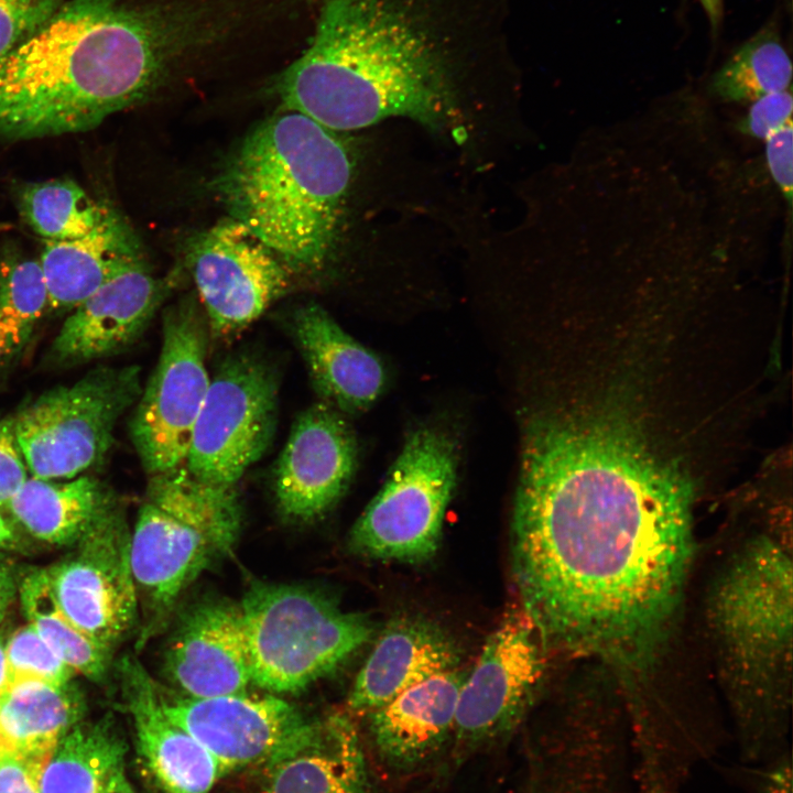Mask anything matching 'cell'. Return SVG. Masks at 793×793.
<instances>
[{"mask_svg":"<svg viewBox=\"0 0 793 793\" xmlns=\"http://www.w3.org/2000/svg\"><path fill=\"white\" fill-rule=\"evenodd\" d=\"M0 749H6V748L3 747V743H2V740H1V735H0Z\"/></svg>","mask_w":793,"mask_h":793,"instance_id":"cell-44","label":"cell"},{"mask_svg":"<svg viewBox=\"0 0 793 793\" xmlns=\"http://www.w3.org/2000/svg\"><path fill=\"white\" fill-rule=\"evenodd\" d=\"M791 59L774 28H765L740 46L714 74L709 91L726 101H753L786 90Z\"/></svg>","mask_w":793,"mask_h":793,"instance_id":"cell-31","label":"cell"},{"mask_svg":"<svg viewBox=\"0 0 793 793\" xmlns=\"http://www.w3.org/2000/svg\"><path fill=\"white\" fill-rule=\"evenodd\" d=\"M167 292L145 260L122 271L70 311L45 361L70 367L122 351L143 334Z\"/></svg>","mask_w":793,"mask_h":793,"instance_id":"cell-18","label":"cell"},{"mask_svg":"<svg viewBox=\"0 0 793 793\" xmlns=\"http://www.w3.org/2000/svg\"><path fill=\"white\" fill-rule=\"evenodd\" d=\"M465 675L456 669L433 675L370 711L379 752L397 765H412L431 756L454 730Z\"/></svg>","mask_w":793,"mask_h":793,"instance_id":"cell-23","label":"cell"},{"mask_svg":"<svg viewBox=\"0 0 793 793\" xmlns=\"http://www.w3.org/2000/svg\"><path fill=\"white\" fill-rule=\"evenodd\" d=\"M459 662L455 642L431 621L393 618L358 672L348 697L354 710L372 711L406 688Z\"/></svg>","mask_w":793,"mask_h":793,"instance_id":"cell-21","label":"cell"},{"mask_svg":"<svg viewBox=\"0 0 793 793\" xmlns=\"http://www.w3.org/2000/svg\"><path fill=\"white\" fill-rule=\"evenodd\" d=\"M20 534L15 523L0 511V548L19 546Z\"/></svg>","mask_w":793,"mask_h":793,"instance_id":"cell-41","label":"cell"},{"mask_svg":"<svg viewBox=\"0 0 793 793\" xmlns=\"http://www.w3.org/2000/svg\"><path fill=\"white\" fill-rule=\"evenodd\" d=\"M749 782L750 793H792L791 750L757 764Z\"/></svg>","mask_w":793,"mask_h":793,"instance_id":"cell-39","label":"cell"},{"mask_svg":"<svg viewBox=\"0 0 793 793\" xmlns=\"http://www.w3.org/2000/svg\"><path fill=\"white\" fill-rule=\"evenodd\" d=\"M546 793H630L613 774L601 770H586L548 783Z\"/></svg>","mask_w":793,"mask_h":793,"instance_id":"cell-38","label":"cell"},{"mask_svg":"<svg viewBox=\"0 0 793 793\" xmlns=\"http://www.w3.org/2000/svg\"><path fill=\"white\" fill-rule=\"evenodd\" d=\"M163 674L189 698L247 693L251 673L239 602L208 595L183 609L167 640Z\"/></svg>","mask_w":793,"mask_h":793,"instance_id":"cell-17","label":"cell"},{"mask_svg":"<svg viewBox=\"0 0 793 793\" xmlns=\"http://www.w3.org/2000/svg\"><path fill=\"white\" fill-rule=\"evenodd\" d=\"M143 260L138 236L112 208L80 238L44 241L39 261L48 293L47 311H72L113 276Z\"/></svg>","mask_w":793,"mask_h":793,"instance_id":"cell-22","label":"cell"},{"mask_svg":"<svg viewBox=\"0 0 793 793\" xmlns=\"http://www.w3.org/2000/svg\"><path fill=\"white\" fill-rule=\"evenodd\" d=\"M456 478L453 439L436 427L415 430L384 485L352 525L348 546L356 554L379 561H428L438 550Z\"/></svg>","mask_w":793,"mask_h":793,"instance_id":"cell-9","label":"cell"},{"mask_svg":"<svg viewBox=\"0 0 793 793\" xmlns=\"http://www.w3.org/2000/svg\"><path fill=\"white\" fill-rule=\"evenodd\" d=\"M265 770L259 793H365L367 785L357 730L341 714L323 718L306 746Z\"/></svg>","mask_w":793,"mask_h":793,"instance_id":"cell-24","label":"cell"},{"mask_svg":"<svg viewBox=\"0 0 793 793\" xmlns=\"http://www.w3.org/2000/svg\"><path fill=\"white\" fill-rule=\"evenodd\" d=\"M21 607L43 640L76 673L99 682L109 670L112 651L82 631L61 608L46 568L28 573L18 583Z\"/></svg>","mask_w":793,"mask_h":793,"instance_id":"cell-28","label":"cell"},{"mask_svg":"<svg viewBox=\"0 0 793 793\" xmlns=\"http://www.w3.org/2000/svg\"><path fill=\"white\" fill-rule=\"evenodd\" d=\"M12 683V676L9 669L6 643L0 639V696L10 687Z\"/></svg>","mask_w":793,"mask_h":793,"instance_id":"cell-42","label":"cell"},{"mask_svg":"<svg viewBox=\"0 0 793 793\" xmlns=\"http://www.w3.org/2000/svg\"><path fill=\"white\" fill-rule=\"evenodd\" d=\"M354 160L337 132L285 110L258 124L217 174L229 217L291 271L317 273L332 259Z\"/></svg>","mask_w":793,"mask_h":793,"instance_id":"cell-4","label":"cell"},{"mask_svg":"<svg viewBox=\"0 0 793 793\" xmlns=\"http://www.w3.org/2000/svg\"><path fill=\"white\" fill-rule=\"evenodd\" d=\"M792 135V121H790L764 140L769 172L784 195L789 207L792 204L793 193Z\"/></svg>","mask_w":793,"mask_h":793,"instance_id":"cell-37","label":"cell"},{"mask_svg":"<svg viewBox=\"0 0 793 793\" xmlns=\"http://www.w3.org/2000/svg\"><path fill=\"white\" fill-rule=\"evenodd\" d=\"M160 687L166 714L204 746L220 775L273 765L306 746L322 723L273 694L189 698Z\"/></svg>","mask_w":793,"mask_h":793,"instance_id":"cell-13","label":"cell"},{"mask_svg":"<svg viewBox=\"0 0 793 793\" xmlns=\"http://www.w3.org/2000/svg\"><path fill=\"white\" fill-rule=\"evenodd\" d=\"M709 618L740 757L767 762L790 749L792 564L783 540L756 539L732 558Z\"/></svg>","mask_w":793,"mask_h":793,"instance_id":"cell-5","label":"cell"},{"mask_svg":"<svg viewBox=\"0 0 793 793\" xmlns=\"http://www.w3.org/2000/svg\"><path fill=\"white\" fill-rule=\"evenodd\" d=\"M28 469L18 447L13 414L0 419V511L28 479Z\"/></svg>","mask_w":793,"mask_h":793,"instance_id":"cell-35","label":"cell"},{"mask_svg":"<svg viewBox=\"0 0 793 793\" xmlns=\"http://www.w3.org/2000/svg\"><path fill=\"white\" fill-rule=\"evenodd\" d=\"M85 710L83 696L72 682L51 684L20 678L0 696V735L3 747L25 758L46 762L58 741Z\"/></svg>","mask_w":793,"mask_h":793,"instance_id":"cell-26","label":"cell"},{"mask_svg":"<svg viewBox=\"0 0 793 793\" xmlns=\"http://www.w3.org/2000/svg\"><path fill=\"white\" fill-rule=\"evenodd\" d=\"M242 520L236 486L202 480L185 465L150 475L130 539L139 649L166 629L193 583L231 553Z\"/></svg>","mask_w":793,"mask_h":793,"instance_id":"cell-6","label":"cell"},{"mask_svg":"<svg viewBox=\"0 0 793 793\" xmlns=\"http://www.w3.org/2000/svg\"><path fill=\"white\" fill-rule=\"evenodd\" d=\"M355 434L344 414L318 401L291 427L273 471L281 515L296 523L324 517L346 492L357 467Z\"/></svg>","mask_w":793,"mask_h":793,"instance_id":"cell-16","label":"cell"},{"mask_svg":"<svg viewBox=\"0 0 793 793\" xmlns=\"http://www.w3.org/2000/svg\"><path fill=\"white\" fill-rule=\"evenodd\" d=\"M545 649L524 610L508 612L488 637L460 688L454 731L477 743L508 729L522 714L542 680Z\"/></svg>","mask_w":793,"mask_h":793,"instance_id":"cell-15","label":"cell"},{"mask_svg":"<svg viewBox=\"0 0 793 793\" xmlns=\"http://www.w3.org/2000/svg\"><path fill=\"white\" fill-rule=\"evenodd\" d=\"M793 100L787 90L773 93L753 100L740 130L765 140L770 134L792 121Z\"/></svg>","mask_w":793,"mask_h":793,"instance_id":"cell-34","label":"cell"},{"mask_svg":"<svg viewBox=\"0 0 793 793\" xmlns=\"http://www.w3.org/2000/svg\"><path fill=\"white\" fill-rule=\"evenodd\" d=\"M65 0H0V66Z\"/></svg>","mask_w":793,"mask_h":793,"instance_id":"cell-33","label":"cell"},{"mask_svg":"<svg viewBox=\"0 0 793 793\" xmlns=\"http://www.w3.org/2000/svg\"><path fill=\"white\" fill-rule=\"evenodd\" d=\"M127 746L112 719L78 723L55 746L40 776V793H105L123 769Z\"/></svg>","mask_w":793,"mask_h":793,"instance_id":"cell-27","label":"cell"},{"mask_svg":"<svg viewBox=\"0 0 793 793\" xmlns=\"http://www.w3.org/2000/svg\"><path fill=\"white\" fill-rule=\"evenodd\" d=\"M47 307L40 261L7 248L0 259V371L22 354Z\"/></svg>","mask_w":793,"mask_h":793,"instance_id":"cell-29","label":"cell"},{"mask_svg":"<svg viewBox=\"0 0 793 793\" xmlns=\"http://www.w3.org/2000/svg\"><path fill=\"white\" fill-rule=\"evenodd\" d=\"M291 329L321 402L343 414L362 412L376 402L385 382L380 359L326 309L316 303L301 305Z\"/></svg>","mask_w":793,"mask_h":793,"instance_id":"cell-20","label":"cell"},{"mask_svg":"<svg viewBox=\"0 0 793 793\" xmlns=\"http://www.w3.org/2000/svg\"><path fill=\"white\" fill-rule=\"evenodd\" d=\"M122 700L131 717L137 749L163 793H209L220 776L211 754L166 714L161 687L140 661L118 663Z\"/></svg>","mask_w":793,"mask_h":793,"instance_id":"cell-19","label":"cell"},{"mask_svg":"<svg viewBox=\"0 0 793 793\" xmlns=\"http://www.w3.org/2000/svg\"><path fill=\"white\" fill-rule=\"evenodd\" d=\"M279 380L253 352L227 356L210 378L185 467L197 478L236 486L270 447L278 422Z\"/></svg>","mask_w":793,"mask_h":793,"instance_id":"cell-11","label":"cell"},{"mask_svg":"<svg viewBox=\"0 0 793 793\" xmlns=\"http://www.w3.org/2000/svg\"><path fill=\"white\" fill-rule=\"evenodd\" d=\"M239 606L251 685L271 694L298 693L333 674L373 633L367 617L304 585L254 582Z\"/></svg>","mask_w":793,"mask_h":793,"instance_id":"cell-7","label":"cell"},{"mask_svg":"<svg viewBox=\"0 0 793 793\" xmlns=\"http://www.w3.org/2000/svg\"><path fill=\"white\" fill-rule=\"evenodd\" d=\"M17 203L23 220L44 241L80 238L111 209L68 178L23 184L18 189Z\"/></svg>","mask_w":793,"mask_h":793,"instance_id":"cell-30","label":"cell"},{"mask_svg":"<svg viewBox=\"0 0 793 793\" xmlns=\"http://www.w3.org/2000/svg\"><path fill=\"white\" fill-rule=\"evenodd\" d=\"M216 0H65L0 66V135L90 129L229 35Z\"/></svg>","mask_w":793,"mask_h":793,"instance_id":"cell-2","label":"cell"},{"mask_svg":"<svg viewBox=\"0 0 793 793\" xmlns=\"http://www.w3.org/2000/svg\"><path fill=\"white\" fill-rule=\"evenodd\" d=\"M6 654L12 682L37 678L64 685L72 682L76 674L30 623L11 634L6 643Z\"/></svg>","mask_w":793,"mask_h":793,"instance_id":"cell-32","label":"cell"},{"mask_svg":"<svg viewBox=\"0 0 793 793\" xmlns=\"http://www.w3.org/2000/svg\"><path fill=\"white\" fill-rule=\"evenodd\" d=\"M275 91L284 110L335 132L393 117L443 130L457 116L438 53L388 0H325L307 47Z\"/></svg>","mask_w":793,"mask_h":793,"instance_id":"cell-3","label":"cell"},{"mask_svg":"<svg viewBox=\"0 0 793 793\" xmlns=\"http://www.w3.org/2000/svg\"><path fill=\"white\" fill-rule=\"evenodd\" d=\"M141 391L139 367L100 365L26 403L13 416L29 475L72 479L98 465L113 444L117 422Z\"/></svg>","mask_w":793,"mask_h":793,"instance_id":"cell-8","label":"cell"},{"mask_svg":"<svg viewBox=\"0 0 793 793\" xmlns=\"http://www.w3.org/2000/svg\"><path fill=\"white\" fill-rule=\"evenodd\" d=\"M102 481L77 476L67 481L28 477L6 508L18 528L54 545H73L116 502Z\"/></svg>","mask_w":793,"mask_h":793,"instance_id":"cell-25","label":"cell"},{"mask_svg":"<svg viewBox=\"0 0 793 793\" xmlns=\"http://www.w3.org/2000/svg\"><path fill=\"white\" fill-rule=\"evenodd\" d=\"M17 593L18 583L13 573L9 564L0 558V622L3 620Z\"/></svg>","mask_w":793,"mask_h":793,"instance_id":"cell-40","label":"cell"},{"mask_svg":"<svg viewBox=\"0 0 793 793\" xmlns=\"http://www.w3.org/2000/svg\"><path fill=\"white\" fill-rule=\"evenodd\" d=\"M192 273L210 335L229 338L290 287V270L256 235L228 217L189 246Z\"/></svg>","mask_w":793,"mask_h":793,"instance_id":"cell-14","label":"cell"},{"mask_svg":"<svg viewBox=\"0 0 793 793\" xmlns=\"http://www.w3.org/2000/svg\"><path fill=\"white\" fill-rule=\"evenodd\" d=\"M45 762L0 749V793H40Z\"/></svg>","mask_w":793,"mask_h":793,"instance_id":"cell-36","label":"cell"},{"mask_svg":"<svg viewBox=\"0 0 793 793\" xmlns=\"http://www.w3.org/2000/svg\"><path fill=\"white\" fill-rule=\"evenodd\" d=\"M105 793H134L126 778L124 769L120 770L112 776Z\"/></svg>","mask_w":793,"mask_h":793,"instance_id":"cell-43","label":"cell"},{"mask_svg":"<svg viewBox=\"0 0 793 793\" xmlns=\"http://www.w3.org/2000/svg\"><path fill=\"white\" fill-rule=\"evenodd\" d=\"M162 347L130 421V437L146 474L184 465L193 428L208 390L209 329L193 300L163 314Z\"/></svg>","mask_w":793,"mask_h":793,"instance_id":"cell-10","label":"cell"},{"mask_svg":"<svg viewBox=\"0 0 793 793\" xmlns=\"http://www.w3.org/2000/svg\"><path fill=\"white\" fill-rule=\"evenodd\" d=\"M130 539L123 510L116 501L95 519L69 554L46 568L67 617L110 651L139 621Z\"/></svg>","mask_w":793,"mask_h":793,"instance_id":"cell-12","label":"cell"},{"mask_svg":"<svg viewBox=\"0 0 793 793\" xmlns=\"http://www.w3.org/2000/svg\"><path fill=\"white\" fill-rule=\"evenodd\" d=\"M692 487L624 427L545 413L523 432L511 521L522 609L546 647L653 663L693 556Z\"/></svg>","mask_w":793,"mask_h":793,"instance_id":"cell-1","label":"cell"}]
</instances>
